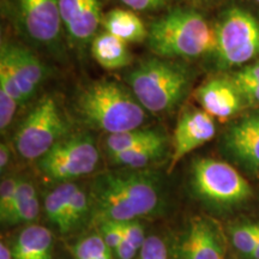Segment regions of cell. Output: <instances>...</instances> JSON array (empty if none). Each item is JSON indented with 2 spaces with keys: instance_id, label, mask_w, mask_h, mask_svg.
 Returning <instances> with one entry per match:
<instances>
[{
  "instance_id": "d6a6232c",
  "label": "cell",
  "mask_w": 259,
  "mask_h": 259,
  "mask_svg": "<svg viewBox=\"0 0 259 259\" xmlns=\"http://www.w3.org/2000/svg\"><path fill=\"white\" fill-rule=\"evenodd\" d=\"M127 8L136 11H153L164 4L168 0H121Z\"/></svg>"
},
{
  "instance_id": "8d00e7d4",
  "label": "cell",
  "mask_w": 259,
  "mask_h": 259,
  "mask_svg": "<svg viewBox=\"0 0 259 259\" xmlns=\"http://www.w3.org/2000/svg\"><path fill=\"white\" fill-rule=\"evenodd\" d=\"M0 259H14L12 258V251L10 250L4 242L0 244Z\"/></svg>"
},
{
  "instance_id": "30bf717a",
  "label": "cell",
  "mask_w": 259,
  "mask_h": 259,
  "mask_svg": "<svg viewBox=\"0 0 259 259\" xmlns=\"http://www.w3.org/2000/svg\"><path fill=\"white\" fill-rule=\"evenodd\" d=\"M215 134L213 118L204 109H191L184 113L174 130L169 171L173 170L187 154L211 141Z\"/></svg>"
},
{
  "instance_id": "d590c367",
  "label": "cell",
  "mask_w": 259,
  "mask_h": 259,
  "mask_svg": "<svg viewBox=\"0 0 259 259\" xmlns=\"http://www.w3.org/2000/svg\"><path fill=\"white\" fill-rule=\"evenodd\" d=\"M10 154H11L10 148L6 144L2 143V145H0V169L2 170H4L8 167L10 161Z\"/></svg>"
},
{
  "instance_id": "836d02e7",
  "label": "cell",
  "mask_w": 259,
  "mask_h": 259,
  "mask_svg": "<svg viewBox=\"0 0 259 259\" xmlns=\"http://www.w3.org/2000/svg\"><path fill=\"white\" fill-rule=\"evenodd\" d=\"M240 92L241 96L247 100L250 103L253 105H259V83L247 84V85L236 87Z\"/></svg>"
},
{
  "instance_id": "8fae6325",
  "label": "cell",
  "mask_w": 259,
  "mask_h": 259,
  "mask_svg": "<svg viewBox=\"0 0 259 259\" xmlns=\"http://www.w3.org/2000/svg\"><path fill=\"white\" fill-rule=\"evenodd\" d=\"M0 53L4 54L8 59L18 88L27 103L46 79V66L30 50L21 45L3 40Z\"/></svg>"
},
{
  "instance_id": "e0dca14e",
  "label": "cell",
  "mask_w": 259,
  "mask_h": 259,
  "mask_svg": "<svg viewBox=\"0 0 259 259\" xmlns=\"http://www.w3.org/2000/svg\"><path fill=\"white\" fill-rule=\"evenodd\" d=\"M92 54L106 70H119L131 63V54L126 42L109 32H101L93 38Z\"/></svg>"
},
{
  "instance_id": "8992f818",
  "label": "cell",
  "mask_w": 259,
  "mask_h": 259,
  "mask_svg": "<svg viewBox=\"0 0 259 259\" xmlns=\"http://www.w3.org/2000/svg\"><path fill=\"white\" fill-rule=\"evenodd\" d=\"M215 30V52L225 66L242 65L259 56V21L251 12L232 8Z\"/></svg>"
},
{
  "instance_id": "74e56055",
  "label": "cell",
  "mask_w": 259,
  "mask_h": 259,
  "mask_svg": "<svg viewBox=\"0 0 259 259\" xmlns=\"http://www.w3.org/2000/svg\"><path fill=\"white\" fill-rule=\"evenodd\" d=\"M251 259H259V239H258V242H257V247H255V250L252 255L250 257Z\"/></svg>"
},
{
  "instance_id": "1f68e13d",
  "label": "cell",
  "mask_w": 259,
  "mask_h": 259,
  "mask_svg": "<svg viewBox=\"0 0 259 259\" xmlns=\"http://www.w3.org/2000/svg\"><path fill=\"white\" fill-rule=\"evenodd\" d=\"M233 82L236 87L247 85V84L259 83V61L248 66H245L244 69L238 71L233 77Z\"/></svg>"
},
{
  "instance_id": "d6986e66",
  "label": "cell",
  "mask_w": 259,
  "mask_h": 259,
  "mask_svg": "<svg viewBox=\"0 0 259 259\" xmlns=\"http://www.w3.org/2000/svg\"><path fill=\"white\" fill-rule=\"evenodd\" d=\"M166 148V139L163 136L153 139L148 143L139 145L131 150L112 155L111 158L115 164L128 167L131 169H141L148 166L151 161L162 156Z\"/></svg>"
},
{
  "instance_id": "277c9868",
  "label": "cell",
  "mask_w": 259,
  "mask_h": 259,
  "mask_svg": "<svg viewBox=\"0 0 259 259\" xmlns=\"http://www.w3.org/2000/svg\"><path fill=\"white\" fill-rule=\"evenodd\" d=\"M191 78L185 65L164 59L145 60L126 76L136 99L153 113L176 108L187 94Z\"/></svg>"
},
{
  "instance_id": "484cf974",
  "label": "cell",
  "mask_w": 259,
  "mask_h": 259,
  "mask_svg": "<svg viewBox=\"0 0 259 259\" xmlns=\"http://www.w3.org/2000/svg\"><path fill=\"white\" fill-rule=\"evenodd\" d=\"M0 89H4L8 92L19 105H24V97L19 90L17 82L12 72L11 66H10L8 59L4 54L0 53Z\"/></svg>"
},
{
  "instance_id": "7a4b0ae2",
  "label": "cell",
  "mask_w": 259,
  "mask_h": 259,
  "mask_svg": "<svg viewBox=\"0 0 259 259\" xmlns=\"http://www.w3.org/2000/svg\"><path fill=\"white\" fill-rule=\"evenodd\" d=\"M76 109L84 122L108 134L139 128L145 120V108L134 93L114 80L88 84L77 95Z\"/></svg>"
},
{
  "instance_id": "44dd1931",
  "label": "cell",
  "mask_w": 259,
  "mask_h": 259,
  "mask_svg": "<svg viewBox=\"0 0 259 259\" xmlns=\"http://www.w3.org/2000/svg\"><path fill=\"white\" fill-rule=\"evenodd\" d=\"M160 136L161 134L156 130L148 128H136L119 132V134H111L106 139L107 153L109 154V156H112L114 154L131 150V149L148 143Z\"/></svg>"
},
{
  "instance_id": "f546056e",
  "label": "cell",
  "mask_w": 259,
  "mask_h": 259,
  "mask_svg": "<svg viewBox=\"0 0 259 259\" xmlns=\"http://www.w3.org/2000/svg\"><path fill=\"white\" fill-rule=\"evenodd\" d=\"M19 103L4 89H0V130L4 134L11 125Z\"/></svg>"
},
{
  "instance_id": "ac0fdd59",
  "label": "cell",
  "mask_w": 259,
  "mask_h": 259,
  "mask_svg": "<svg viewBox=\"0 0 259 259\" xmlns=\"http://www.w3.org/2000/svg\"><path fill=\"white\" fill-rule=\"evenodd\" d=\"M101 23L107 32L125 42H143L148 38L142 19L130 10H112L103 16Z\"/></svg>"
},
{
  "instance_id": "83f0119b",
  "label": "cell",
  "mask_w": 259,
  "mask_h": 259,
  "mask_svg": "<svg viewBox=\"0 0 259 259\" xmlns=\"http://www.w3.org/2000/svg\"><path fill=\"white\" fill-rule=\"evenodd\" d=\"M100 235L103 241L111 250L114 252L118 246L124 240V227L122 222L103 221L100 222Z\"/></svg>"
},
{
  "instance_id": "9a60e30c",
  "label": "cell",
  "mask_w": 259,
  "mask_h": 259,
  "mask_svg": "<svg viewBox=\"0 0 259 259\" xmlns=\"http://www.w3.org/2000/svg\"><path fill=\"white\" fill-rule=\"evenodd\" d=\"M241 94L233 80L215 78L204 83L196 92V99L208 114L226 121L241 108Z\"/></svg>"
},
{
  "instance_id": "f1b7e54d",
  "label": "cell",
  "mask_w": 259,
  "mask_h": 259,
  "mask_svg": "<svg viewBox=\"0 0 259 259\" xmlns=\"http://www.w3.org/2000/svg\"><path fill=\"white\" fill-rule=\"evenodd\" d=\"M138 259H168L166 244L156 235L148 236L139 250Z\"/></svg>"
},
{
  "instance_id": "4dcf8cb0",
  "label": "cell",
  "mask_w": 259,
  "mask_h": 259,
  "mask_svg": "<svg viewBox=\"0 0 259 259\" xmlns=\"http://www.w3.org/2000/svg\"><path fill=\"white\" fill-rule=\"evenodd\" d=\"M122 227H124V235L126 240L131 242L137 250H141L145 239H147L144 235L143 226L137 220H135V221L122 222Z\"/></svg>"
},
{
  "instance_id": "9c48e42d",
  "label": "cell",
  "mask_w": 259,
  "mask_h": 259,
  "mask_svg": "<svg viewBox=\"0 0 259 259\" xmlns=\"http://www.w3.org/2000/svg\"><path fill=\"white\" fill-rule=\"evenodd\" d=\"M16 24L32 44L56 50L63 19L59 0H11Z\"/></svg>"
},
{
  "instance_id": "4fadbf2b",
  "label": "cell",
  "mask_w": 259,
  "mask_h": 259,
  "mask_svg": "<svg viewBox=\"0 0 259 259\" xmlns=\"http://www.w3.org/2000/svg\"><path fill=\"white\" fill-rule=\"evenodd\" d=\"M63 24L73 44L85 45L101 23L102 0H59Z\"/></svg>"
},
{
  "instance_id": "5b68a950",
  "label": "cell",
  "mask_w": 259,
  "mask_h": 259,
  "mask_svg": "<svg viewBox=\"0 0 259 259\" xmlns=\"http://www.w3.org/2000/svg\"><path fill=\"white\" fill-rule=\"evenodd\" d=\"M65 122L56 100L42 97L18 126L15 136L16 149L23 158H41L66 135Z\"/></svg>"
},
{
  "instance_id": "2e32d148",
  "label": "cell",
  "mask_w": 259,
  "mask_h": 259,
  "mask_svg": "<svg viewBox=\"0 0 259 259\" xmlns=\"http://www.w3.org/2000/svg\"><path fill=\"white\" fill-rule=\"evenodd\" d=\"M53 238L46 227L31 225L19 233L12 246L14 259H51Z\"/></svg>"
},
{
  "instance_id": "e575fe53",
  "label": "cell",
  "mask_w": 259,
  "mask_h": 259,
  "mask_svg": "<svg viewBox=\"0 0 259 259\" xmlns=\"http://www.w3.org/2000/svg\"><path fill=\"white\" fill-rule=\"evenodd\" d=\"M139 250L135 247L128 240H126L124 235V240L121 241V244L118 246V248L114 251V253L118 259H134L135 255L137 254Z\"/></svg>"
},
{
  "instance_id": "3957f363",
  "label": "cell",
  "mask_w": 259,
  "mask_h": 259,
  "mask_svg": "<svg viewBox=\"0 0 259 259\" xmlns=\"http://www.w3.org/2000/svg\"><path fill=\"white\" fill-rule=\"evenodd\" d=\"M149 48L163 58H197L216 50V30L198 12L177 9L150 25Z\"/></svg>"
},
{
  "instance_id": "52a82bcc",
  "label": "cell",
  "mask_w": 259,
  "mask_h": 259,
  "mask_svg": "<svg viewBox=\"0 0 259 259\" xmlns=\"http://www.w3.org/2000/svg\"><path fill=\"white\" fill-rule=\"evenodd\" d=\"M192 185L199 197L219 205H234L251 196L245 178L231 164L215 158L194 160Z\"/></svg>"
},
{
  "instance_id": "ba28073f",
  "label": "cell",
  "mask_w": 259,
  "mask_h": 259,
  "mask_svg": "<svg viewBox=\"0 0 259 259\" xmlns=\"http://www.w3.org/2000/svg\"><path fill=\"white\" fill-rule=\"evenodd\" d=\"M97 162L99 150L93 137L76 135L54 144L38 158V168L52 180L67 181L90 174Z\"/></svg>"
},
{
  "instance_id": "6da1fadb",
  "label": "cell",
  "mask_w": 259,
  "mask_h": 259,
  "mask_svg": "<svg viewBox=\"0 0 259 259\" xmlns=\"http://www.w3.org/2000/svg\"><path fill=\"white\" fill-rule=\"evenodd\" d=\"M156 181L147 170L103 174L93 190L97 219L128 222L153 213L160 204Z\"/></svg>"
},
{
  "instance_id": "7c38bea8",
  "label": "cell",
  "mask_w": 259,
  "mask_h": 259,
  "mask_svg": "<svg viewBox=\"0 0 259 259\" xmlns=\"http://www.w3.org/2000/svg\"><path fill=\"white\" fill-rule=\"evenodd\" d=\"M225 148L236 162L259 171V113L246 115L227 130Z\"/></svg>"
},
{
  "instance_id": "ffe728a7",
  "label": "cell",
  "mask_w": 259,
  "mask_h": 259,
  "mask_svg": "<svg viewBox=\"0 0 259 259\" xmlns=\"http://www.w3.org/2000/svg\"><path fill=\"white\" fill-rule=\"evenodd\" d=\"M77 189L78 187L74 184H61L57 189L52 191L46 197V200H45V210H46L47 218L59 228L60 232L64 228L65 218H66L71 197L76 192Z\"/></svg>"
},
{
  "instance_id": "d4e9b609",
  "label": "cell",
  "mask_w": 259,
  "mask_h": 259,
  "mask_svg": "<svg viewBox=\"0 0 259 259\" xmlns=\"http://www.w3.org/2000/svg\"><path fill=\"white\" fill-rule=\"evenodd\" d=\"M18 183L19 179H16V178H6V179H3L0 184V219L5 225L14 208Z\"/></svg>"
},
{
  "instance_id": "4316f807",
  "label": "cell",
  "mask_w": 259,
  "mask_h": 259,
  "mask_svg": "<svg viewBox=\"0 0 259 259\" xmlns=\"http://www.w3.org/2000/svg\"><path fill=\"white\" fill-rule=\"evenodd\" d=\"M38 213H40V204H38L37 196H35L17 206L10 215V219L6 225H21V223L35 221L37 219Z\"/></svg>"
},
{
  "instance_id": "603a6c76",
  "label": "cell",
  "mask_w": 259,
  "mask_h": 259,
  "mask_svg": "<svg viewBox=\"0 0 259 259\" xmlns=\"http://www.w3.org/2000/svg\"><path fill=\"white\" fill-rule=\"evenodd\" d=\"M232 242L242 255L251 257L259 239V223H242L233 227Z\"/></svg>"
},
{
  "instance_id": "cb8c5ba5",
  "label": "cell",
  "mask_w": 259,
  "mask_h": 259,
  "mask_svg": "<svg viewBox=\"0 0 259 259\" xmlns=\"http://www.w3.org/2000/svg\"><path fill=\"white\" fill-rule=\"evenodd\" d=\"M89 202L84 191L77 189L71 197L69 208H67L66 218H65L64 228L61 233H69L79 225L80 221L88 213Z\"/></svg>"
},
{
  "instance_id": "7402d4cb",
  "label": "cell",
  "mask_w": 259,
  "mask_h": 259,
  "mask_svg": "<svg viewBox=\"0 0 259 259\" xmlns=\"http://www.w3.org/2000/svg\"><path fill=\"white\" fill-rule=\"evenodd\" d=\"M112 252L102 236L97 234L85 236L73 246L76 259H113Z\"/></svg>"
},
{
  "instance_id": "f35d334b",
  "label": "cell",
  "mask_w": 259,
  "mask_h": 259,
  "mask_svg": "<svg viewBox=\"0 0 259 259\" xmlns=\"http://www.w3.org/2000/svg\"><path fill=\"white\" fill-rule=\"evenodd\" d=\"M255 2H258V3H259V0H255Z\"/></svg>"
},
{
  "instance_id": "5bb4252c",
  "label": "cell",
  "mask_w": 259,
  "mask_h": 259,
  "mask_svg": "<svg viewBox=\"0 0 259 259\" xmlns=\"http://www.w3.org/2000/svg\"><path fill=\"white\" fill-rule=\"evenodd\" d=\"M219 229L206 219H193L180 245L181 259H223Z\"/></svg>"
}]
</instances>
